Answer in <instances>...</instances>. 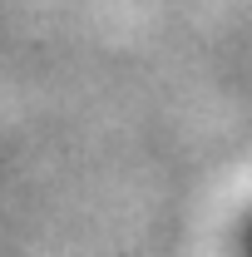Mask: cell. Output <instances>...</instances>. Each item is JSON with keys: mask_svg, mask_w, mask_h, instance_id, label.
Returning a JSON list of instances; mask_svg holds the SVG:
<instances>
[{"mask_svg": "<svg viewBox=\"0 0 252 257\" xmlns=\"http://www.w3.org/2000/svg\"><path fill=\"white\" fill-rule=\"evenodd\" d=\"M237 257H252V213L242 218V227H237Z\"/></svg>", "mask_w": 252, "mask_h": 257, "instance_id": "6da1fadb", "label": "cell"}]
</instances>
